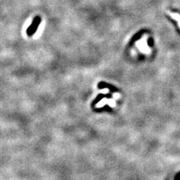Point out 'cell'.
Wrapping results in <instances>:
<instances>
[{"label": "cell", "instance_id": "obj_1", "mask_svg": "<svg viewBox=\"0 0 180 180\" xmlns=\"http://www.w3.org/2000/svg\"><path fill=\"white\" fill-rule=\"evenodd\" d=\"M39 23H40V19L39 17H35V19L34 20L33 23H32V25L31 26H29V29H28L27 33L29 35H32V34L35 33V32L36 31L37 28H38V25H39Z\"/></svg>", "mask_w": 180, "mask_h": 180}, {"label": "cell", "instance_id": "obj_2", "mask_svg": "<svg viewBox=\"0 0 180 180\" xmlns=\"http://www.w3.org/2000/svg\"><path fill=\"white\" fill-rule=\"evenodd\" d=\"M168 13L169 14L170 16L172 17V19L175 20L177 21L179 27L180 28V15H179V14H176V13H172V12H170V11H168Z\"/></svg>", "mask_w": 180, "mask_h": 180}]
</instances>
